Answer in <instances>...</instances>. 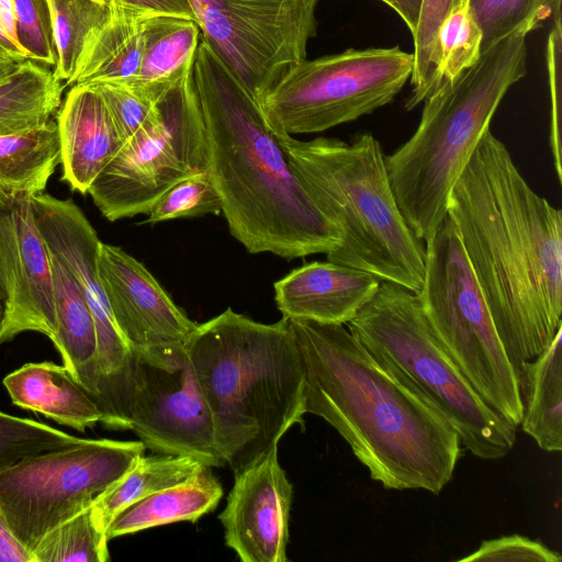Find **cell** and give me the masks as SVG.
Listing matches in <instances>:
<instances>
[{
  "mask_svg": "<svg viewBox=\"0 0 562 562\" xmlns=\"http://www.w3.org/2000/svg\"><path fill=\"white\" fill-rule=\"evenodd\" d=\"M321 0H188L201 37L259 102L306 59Z\"/></svg>",
  "mask_w": 562,
  "mask_h": 562,
  "instance_id": "cell-12",
  "label": "cell"
},
{
  "mask_svg": "<svg viewBox=\"0 0 562 562\" xmlns=\"http://www.w3.org/2000/svg\"><path fill=\"white\" fill-rule=\"evenodd\" d=\"M200 40L201 32L193 19L146 14L139 72L127 86L157 102L171 86L192 72Z\"/></svg>",
  "mask_w": 562,
  "mask_h": 562,
  "instance_id": "cell-22",
  "label": "cell"
},
{
  "mask_svg": "<svg viewBox=\"0 0 562 562\" xmlns=\"http://www.w3.org/2000/svg\"><path fill=\"white\" fill-rule=\"evenodd\" d=\"M12 403L80 432L102 420L91 394L65 368L50 361L30 362L2 381Z\"/></svg>",
  "mask_w": 562,
  "mask_h": 562,
  "instance_id": "cell-20",
  "label": "cell"
},
{
  "mask_svg": "<svg viewBox=\"0 0 562 562\" xmlns=\"http://www.w3.org/2000/svg\"><path fill=\"white\" fill-rule=\"evenodd\" d=\"M145 15L110 2L106 18L87 35L67 86L101 81L131 85L139 72Z\"/></svg>",
  "mask_w": 562,
  "mask_h": 562,
  "instance_id": "cell-21",
  "label": "cell"
},
{
  "mask_svg": "<svg viewBox=\"0 0 562 562\" xmlns=\"http://www.w3.org/2000/svg\"><path fill=\"white\" fill-rule=\"evenodd\" d=\"M203 467L200 461L186 456H142L127 474L92 505L95 526L108 536L110 525L124 509L158 491L187 481Z\"/></svg>",
  "mask_w": 562,
  "mask_h": 562,
  "instance_id": "cell-28",
  "label": "cell"
},
{
  "mask_svg": "<svg viewBox=\"0 0 562 562\" xmlns=\"http://www.w3.org/2000/svg\"><path fill=\"white\" fill-rule=\"evenodd\" d=\"M381 281L335 262L313 261L274 282V300L283 317L345 325L372 299Z\"/></svg>",
  "mask_w": 562,
  "mask_h": 562,
  "instance_id": "cell-18",
  "label": "cell"
},
{
  "mask_svg": "<svg viewBox=\"0 0 562 562\" xmlns=\"http://www.w3.org/2000/svg\"><path fill=\"white\" fill-rule=\"evenodd\" d=\"M88 85L94 87L102 95L124 142L142 128L156 112V102L140 95L127 85L110 81Z\"/></svg>",
  "mask_w": 562,
  "mask_h": 562,
  "instance_id": "cell-36",
  "label": "cell"
},
{
  "mask_svg": "<svg viewBox=\"0 0 562 562\" xmlns=\"http://www.w3.org/2000/svg\"><path fill=\"white\" fill-rule=\"evenodd\" d=\"M83 440L43 423L0 411V471L25 458Z\"/></svg>",
  "mask_w": 562,
  "mask_h": 562,
  "instance_id": "cell-34",
  "label": "cell"
},
{
  "mask_svg": "<svg viewBox=\"0 0 562 562\" xmlns=\"http://www.w3.org/2000/svg\"><path fill=\"white\" fill-rule=\"evenodd\" d=\"M520 425L548 452L562 450V328L537 357L517 371Z\"/></svg>",
  "mask_w": 562,
  "mask_h": 562,
  "instance_id": "cell-24",
  "label": "cell"
},
{
  "mask_svg": "<svg viewBox=\"0 0 562 562\" xmlns=\"http://www.w3.org/2000/svg\"><path fill=\"white\" fill-rule=\"evenodd\" d=\"M482 33L481 53L516 32L530 33L562 18V0H467Z\"/></svg>",
  "mask_w": 562,
  "mask_h": 562,
  "instance_id": "cell-29",
  "label": "cell"
},
{
  "mask_svg": "<svg viewBox=\"0 0 562 562\" xmlns=\"http://www.w3.org/2000/svg\"><path fill=\"white\" fill-rule=\"evenodd\" d=\"M400 46L349 48L289 67L258 102L273 132L319 133L389 104L411 78Z\"/></svg>",
  "mask_w": 562,
  "mask_h": 562,
  "instance_id": "cell-9",
  "label": "cell"
},
{
  "mask_svg": "<svg viewBox=\"0 0 562 562\" xmlns=\"http://www.w3.org/2000/svg\"><path fill=\"white\" fill-rule=\"evenodd\" d=\"M380 1H382L383 3L390 5V0H380Z\"/></svg>",
  "mask_w": 562,
  "mask_h": 562,
  "instance_id": "cell-45",
  "label": "cell"
},
{
  "mask_svg": "<svg viewBox=\"0 0 562 562\" xmlns=\"http://www.w3.org/2000/svg\"><path fill=\"white\" fill-rule=\"evenodd\" d=\"M273 133L314 203L340 227L327 260L418 293L426 250L396 203L379 140L371 133L350 142Z\"/></svg>",
  "mask_w": 562,
  "mask_h": 562,
  "instance_id": "cell-5",
  "label": "cell"
},
{
  "mask_svg": "<svg viewBox=\"0 0 562 562\" xmlns=\"http://www.w3.org/2000/svg\"><path fill=\"white\" fill-rule=\"evenodd\" d=\"M548 35L546 58L551 99L550 147L559 181L562 179L561 165V117H562V23H552Z\"/></svg>",
  "mask_w": 562,
  "mask_h": 562,
  "instance_id": "cell-38",
  "label": "cell"
},
{
  "mask_svg": "<svg viewBox=\"0 0 562 562\" xmlns=\"http://www.w3.org/2000/svg\"><path fill=\"white\" fill-rule=\"evenodd\" d=\"M460 562H560L561 555L540 541L520 535L485 540Z\"/></svg>",
  "mask_w": 562,
  "mask_h": 562,
  "instance_id": "cell-37",
  "label": "cell"
},
{
  "mask_svg": "<svg viewBox=\"0 0 562 562\" xmlns=\"http://www.w3.org/2000/svg\"><path fill=\"white\" fill-rule=\"evenodd\" d=\"M3 316H4V305H3V302H2V300L0 297V330H1V327H2Z\"/></svg>",
  "mask_w": 562,
  "mask_h": 562,
  "instance_id": "cell-44",
  "label": "cell"
},
{
  "mask_svg": "<svg viewBox=\"0 0 562 562\" xmlns=\"http://www.w3.org/2000/svg\"><path fill=\"white\" fill-rule=\"evenodd\" d=\"M223 487L211 467L177 485L158 491L124 509L110 525L109 540L177 521H198L212 512Z\"/></svg>",
  "mask_w": 562,
  "mask_h": 562,
  "instance_id": "cell-25",
  "label": "cell"
},
{
  "mask_svg": "<svg viewBox=\"0 0 562 562\" xmlns=\"http://www.w3.org/2000/svg\"><path fill=\"white\" fill-rule=\"evenodd\" d=\"M467 0H422L413 35L414 66L411 92L405 101L407 111L418 106L436 88L437 35L443 20Z\"/></svg>",
  "mask_w": 562,
  "mask_h": 562,
  "instance_id": "cell-32",
  "label": "cell"
},
{
  "mask_svg": "<svg viewBox=\"0 0 562 562\" xmlns=\"http://www.w3.org/2000/svg\"><path fill=\"white\" fill-rule=\"evenodd\" d=\"M140 440L89 439L0 471V514L32 553L50 530L92 506L145 454Z\"/></svg>",
  "mask_w": 562,
  "mask_h": 562,
  "instance_id": "cell-11",
  "label": "cell"
},
{
  "mask_svg": "<svg viewBox=\"0 0 562 562\" xmlns=\"http://www.w3.org/2000/svg\"><path fill=\"white\" fill-rule=\"evenodd\" d=\"M124 416L146 449L222 467L213 420L184 345L132 351Z\"/></svg>",
  "mask_w": 562,
  "mask_h": 562,
  "instance_id": "cell-13",
  "label": "cell"
},
{
  "mask_svg": "<svg viewBox=\"0 0 562 562\" xmlns=\"http://www.w3.org/2000/svg\"><path fill=\"white\" fill-rule=\"evenodd\" d=\"M49 257L56 322L52 342L72 378L95 398L99 370L93 317L71 273L54 255Z\"/></svg>",
  "mask_w": 562,
  "mask_h": 562,
  "instance_id": "cell-23",
  "label": "cell"
},
{
  "mask_svg": "<svg viewBox=\"0 0 562 562\" xmlns=\"http://www.w3.org/2000/svg\"><path fill=\"white\" fill-rule=\"evenodd\" d=\"M210 409L216 451L234 473L303 425L304 368L290 319L256 322L226 308L186 345Z\"/></svg>",
  "mask_w": 562,
  "mask_h": 562,
  "instance_id": "cell-4",
  "label": "cell"
},
{
  "mask_svg": "<svg viewBox=\"0 0 562 562\" xmlns=\"http://www.w3.org/2000/svg\"><path fill=\"white\" fill-rule=\"evenodd\" d=\"M91 507L46 533L32 550L33 562L108 561L109 538L95 526Z\"/></svg>",
  "mask_w": 562,
  "mask_h": 562,
  "instance_id": "cell-31",
  "label": "cell"
},
{
  "mask_svg": "<svg viewBox=\"0 0 562 562\" xmlns=\"http://www.w3.org/2000/svg\"><path fill=\"white\" fill-rule=\"evenodd\" d=\"M222 212L209 171L192 175L171 187L148 212L145 224Z\"/></svg>",
  "mask_w": 562,
  "mask_h": 562,
  "instance_id": "cell-35",
  "label": "cell"
},
{
  "mask_svg": "<svg viewBox=\"0 0 562 562\" xmlns=\"http://www.w3.org/2000/svg\"><path fill=\"white\" fill-rule=\"evenodd\" d=\"M346 325L383 367L439 411L474 457L496 460L514 448L517 427L484 402L446 352L417 293L381 281Z\"/></svg>",
  "mask_w": 562,
  "mask_h": 562,
  "instance_id": "cell-7",
  "label": "cell"
},
{
  "mask_svg": "<svg viewBox=\"0 0 562 562\" xmlns=\"http://www.w3.org/2000/svg\"><path fill=\"white\" fill-rule=\"evenodd\" d=\"M304 368V411L333 426L386 490L438 495L462 454L451 424L341 324L290 319Z\"/></svg>",
  "mask_w": 562,
  "mask_h": 562,
  "instance_id": "cell-2",
  "label": "cell"
},
{
  "mask_svg": "<svg viewBox=\"0 0 562 562\" xmlns=\"http://www.w3.org/2000/svg\"><path fill=\"white\" fill-rule=\"evenodd\" d=\"M97 266L115 323L132 351L186 345L198 324L140 261L101 241Z\"/></svg>",
  "mask_w": 562,
  "mask_h": 562,
  "instance_id": "cell-17",
  "label": "cell"
},
{
  "mask_svg": "<svg viewBox=\"0 0 562 562\" xmlns=\"http://www.w3.org/2000/svg\"><path fill=\"white\" fill-rule=\"evenodd\" d=\"M35 220L49 254L71 273L93 317L99 370L95 402L105 423H116L124 405L131 349L113 317L98 274L101 240L80 207L48 193L32 195Z\"/></svg>",
  "mask_w": 562,
  "mask_h": 562,
  "instance_id": "cell-14",
  "label": "cell"
},
{
  "mask_svg": "<svg viewBox=\"0 0 562 562\" xmlns=\"http://www.w3.org/2000/svg\"><path fill=\"white\" fill-rule=\"evenodd\" d=\"M0 562H33L32 553L14 536L1 514Z\"/></svg>",
  "mask_w": 562,
  "mask_h": 562,
  "instance_id": "cell-41",
  "label": "cell"
},
{
  "mask_svg": "<svg viewBox=\"0 0 562 562\" xmlns=\"http://www.w3.org/2000/svg\"><path fill=\"white\" fill-rule=\"evenodd\" d=\"M53 18L57 64L55 76L65 87L71 79L87 35L106 18L104 0H48Z\"/></svg>",
  "mask_w": 562,
  "mask_h": 562,
  "instance_id": "cell-30",
  "label": "cell"
},
{
  "mask_svg": "<svg viewBox=\"0 0 562 562\" xmlns=\"http://www.w3.org/2000/svg\"><path fill=\"white\" fill-rule=\"evenodd\" d=\"M0 345L23 331L54 339L50 257L40 233L32 195L0 186Z\"/></svg>",
  "mask_w": 562,
  "mask_h": 562,
  "instance_id": "cell-15",
  "label": "cell"
},
{
  "mask_svg": "<svg viewBox=\"0 0 562 562\" xmlns=\"http://www.w3.org/2000/svg\"><path fill=\"white\" fill-rule=\"evenodd\" d=\"M60 162L56 121L0 134V186L27 194L44 192Z\"/></svg>",
  "mask_w": 562,
  "mask_h": 562,
  "instance_id": "cell-26",
  "label": "cell"
},
{
  "mask_svg": "<svg viewBox=\"0 0 562 562\" xmlns=\"http://www.w3.org/2000/svg\"><path fill=\"white\" fill-rule=\"evenodd\" d=\"M61 179L82 194L124 144L100 92L71 86L56 113Z\"/></svg>",
  "mask_w": 562,
  "mask_h": 562,
  "instance_id": "cell-19",
  "label": "cell"
},
{
  "mask_svg": "<svg viewBox=\"0 0 562 562\" xmlns=\"http://www.w3.org/2000/svg\"><path fill=\"white\" fill-rule=\"evenodd\" d=\"M116 2L146 14H171L194 20L188 0H104Z\"/></svg>",
  "mask_w": 562,
  "mask_h": 562,
  "instance_id": "cell-40",
  "label": "cell"
},
{
  "mask_svg": "<svg viewBox=\"0 0 562 562\" xmlns=\"http://www.w3.org/2000/svg\"><path fill=\"white\" fill-rule=\"evenodd\" d=\"M21 64L9 56L0 54V79L13 72Z\"/></svg>",
  "mask_w": 562,
  "mask_h": 562,
  "instance_id": "cell-43",
  "label": "cell"
},
{
  "mask_svg": "<svg viewBox=\"0 0 562 562\" xmlns=\"http://www.w3.org/2000/svg\"><path fill=\"white\" fill-rule=\"evenodd\" d=\"M422 0H390V8L404 21L409 32H415Z\"/></svg>",
  "mask_w": 562,
  "mask_h": 562,
  "instance_id": "cell-42",
  "label": "cell"
},
{
  "mask_svg": "<svg viewBox=\"0 0 562 562\" xmlns=\"http://www.w3.org/2000/svg\"><path fill=\"white\" fill-rule=\"evenodd\" d=\"M425 244L417 295L432 331L484 402L518 427L522 406L517 375L448 214Z\"/></svg>",
  "mask_w": 562,
  "mask_h": 562,
  "instance_id": "cell-8",
  "label": "cell"
},
{
  "mask_svg": "<svg viewBox=\"0 0 562 562\" xmlns=\"http://www.w3.org/2000/svg\"><path fill=\"white\" fill-rule=\"evenodd\" d=\"M447 214L517 375L562 328V212L531 189L487 130Z\"/></svg>",
  "mask_w": 562,
  "mask_h": 562,
  "instance_id": "cell-1",
  "label": "cell"
},
{
  "mask_svg": "<svg viewBox=\"0 0 562 562\" xmlns=\"http://www.w3.org/2000/svg\"><path fill=\"white\" fill-rule=\"evenodd\" d=\"M293 485L279 463L278 446L234 473L218 519L225 543L243 562H288Z\"/></svg>",
  "mask_w": 562,
  "mask_h": 562,
  "instance_id": "cell-16",
  "label": "cell"
},
{
  "mask_svg": "<svg viewBox=\"0 0 562 562\" xmlns=\"http://www.w3.org/2000/svg\"><path fill=\"white\" fill-rule=\"evenodd\" d=\"M192 75L207 171L231 235L250 254L289 260L337 249L340 227L293 172L258 102L202 37Z\"/></svg>",
  "mask_w": 562,
  "mask_h": 562,
  "instance_id": "cell-3",
  "label": "cell"
},
{
  "mask_svg": "<svg viewBox=\"0 0 562 562\" xmlns=\"http://www.w3.org/2000/svg\"><path fill=\"white\" fill-rule=\"evenodd\" d=\"M526 31L495 42L424 100L414 134L385 156L396 203L424 243L447 215L452 187L509 88L527 72Z\"/></svg>",
  "mask_w": 562,
  "mask_h": 562,
  "instance_id": "cell-6",
  "label": "cell"
},
{
  "mask_svg": "<svg viewBox=\"0 0 562 562\" xmlns=\"http://www.w3.org/2000/svg\"><path fill=\"white\" fill-rule=\"evenodd\" d=\"M482 33L468 4L453 10L437 35L436 88L451 81L481 55ZM434 90V91H435Z\"/></svg>",
  "mask_w": 562,
  "mask_h": 562,
  "instance_id": "cell-33",
  "label": "cell"
},
{
  "mask_svg": "<svg viewBox=\"0 0 562 562\" xmlns=\"http://www.w3.org/2000/svg\"><path fill=\"white\" fill-rule=\"evenodd\" d=\"M0 54L20 63L30 60L20 42L19 0H0Z\"/></svg>",
  "mask_w": 562,
  "mask_h": 562,
  "instance_id": "cell-39",
  "label": "cell"
},
{
  "mask_svg": "<svg viewBox=\"0 0 562 562\" xmlns=\"http://www.w3.org/2000/svg\"><path fill=\"white\" fill-rule=\"evenodd\" d=\"M156 105L154 115L124 142L88 190L111 222L148 214L176 183L207 171L205 126L192 72Z\"/></svg>",
  "mask_w": 562,
  "mask_h": 562,
  "instance_id": "cell-10",
  "label": "cell"
},
{
  "mask_svg": "<svg viewBox=\"0 0 562 562\" xmlns=\"http://www.w3.org/2000/svg\"><path fill=\"white\" fill-rule=\"evenodd\" d=\"M65 85L54 70L26 60L0 79V134L42 125L57 113Z\"/></svg>",
  "mask_w": 562,
  "mask_h": 562,
  "instance_id": "cell-27",
  "label": "cell"
}]
</instances>
